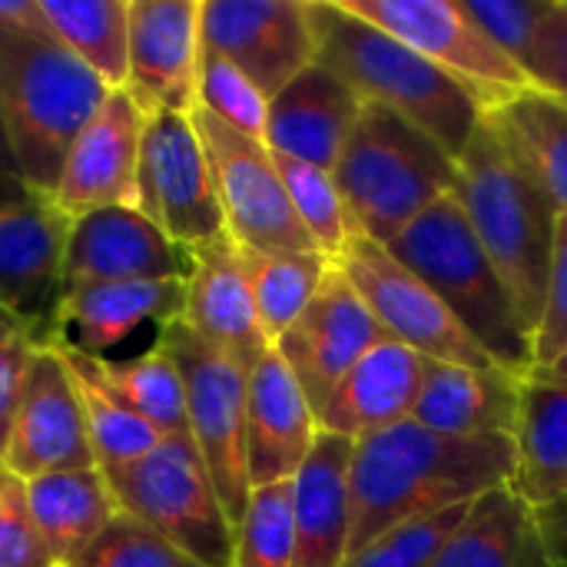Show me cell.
Instances as JSON below:
<instances>
[{"instance_id":"6da1fadb","label":"cell","mask_w":567,"mask_h":567,"mask_svg":"<svg viewBox=\"0 0 567 567\" xmlns=\"http://www.w3.org/2000/svg\"><path fill=\"white\" fill-rule=\"evenodd\" d=\"M515 458L512 435L455 439L412 419L355 442L349 462V555L392 528L472 505L485 492L512 485Z\"/></svg>"},{"instance_id":"7a4b0ae2","label":"cell","mask_w":567,"mask_h":567,"mask_svg":"<svg viewBox=\"0 0 567 567\" xmlns=\"http://www.w3.org/2000/svg\"><path fill=\"white\" fill-rule=\"evenodd\" d=\"M316 63L336 73L362 103L385 106L425 130L455 159L485 120L478 100L432 60L382 27L355 17L342 0H306Z\"/></svg>"},{"instance_id":"3957f363","label":"cell","mask_w":567,"mask_h":567,"mask_svg":"<svg viewBox=\"0 0 567 567\" xmlns=\"http://www.w3.org/2000/svg\"><path fill=\"white\" fill-rule=\"evenodd\" d=\"M110 93L47 30L0 27V126L27 189L53 193L73 140Z\"/></svg>"},{"instance_id":"277c9868","label":"cell","mask_w":567,"mask_h":567,"mask_svg":"<svg viewBox=\"0 0 567 567\" xmlns=\"http://www.w3.org/2000/svg\"><path fill=\"white\" fill-rule=\"evenodd\" d=\"M455 196L535 339L548 306L558 209L545 189L508 156L485 120L458 156Z\"/></svg>"},{"instance_id":"5b68a950","label":"cell","mask_w":567,"mask_h":567,"mask_svg":"<svg viewBox=\"0 0 567 567\" xmlns=\"http://www.w3.org/2000/svg\"><path fill=\"white\" fill-rule=\"evenodd\" d=\"M385 249L449 306L495 365L515 375H528L535 369V339L475 239L455 193L432 203Z\"/></svg>"},{"instance_id":"8992f818","label":"cell","mask_w":567,"mask_h":567,"mask_svg":"<svg viewBox=\"0 0 567 567\" xmlns=\"http://www.w3.org/2000/svg\"><path fill=\"white\" fill-rule=\"evenodd\" d=\"M332 176L355 229L389 246L432 203L458 189V159L415 123L365 103Z\"/></svg>"},{"instance_id":"52a82bcc","label":"cell","mask_w":567,"mask_h":567,"mask_svg":"<svg viewBox=\"0 0 567 567\" xmlns=\"http://www.w3.org/2000/svg\"><path fill=\"white\" fill-rule=\"evenodd\" d=\"M100 472L120 512L140 518L203 567H233L236 528L189 435H169L146 455Z\"/></svg>"},{"instance_id":"ba28073f","label":"cell","mask_w":567,"mask_h":567,"mask_svg":"<svg viewBox=\"0 0 567 567\" xmlns=\"http://www.w3.org/2000/svg\"><path fill=\"white\" fill-rule=\"evenodd\" d=\"M156 342L176 362L186 395V422L189 439L216 485V495L233 522H243L252 485L246 465V382L233 359L206 346L196 332H189L179 319L169 322Z\"/></svg>"},{"instance_id":"9c48e42d","label":"cell","mask_w":567,"mask_h":567,"mask_svg":"<svg viewBox=\"0 0 567 567\" xmlns=\"http://www.w3.org/2000/svg\"><path fill=\"white\" fill-rule=\"evenodd\" d=\"M355 17L399 37L405 47L432 60L462 83L488 113L515 93L532 90L528 73L498 50L455 0H342Z\"/></svg>"},{"instance_id":"30bf717a","label":"cell","mask_w":567,"mask_h":567,"mask_svg":"<svg viewBox=\"0 0 567 567\" xmlns=\"http://www.w3.org/2000/svg\"><path fill=\"white\" fill-rule=\"evenodd\" d=\"M189 116L209 159L226 233L236 246L259 252H319L289 203L269 146L203 110Z\"/></svg>"},{"instance_id":"8fae6325","label":"cell","mask_w":567,"mask_h":567,"mask_svg":"<svg viewBox=\"0 0 567 567\" xmlns=\"http://www.w3.org/2000/svg\"><path fill=\"white\" fill-rule=\"evenodd\" d=\"M352 289L362 296L382 332L422 359L452 365H495L488 352L465 332V326L449 312V306L385 246L355 233L349 249L332 262Z\"/></svg>"},{"instance_id":"7c38bea8","label":"cell","mask_w":567,"mask_h":567,"mask_svg":"<svg viewBox=\"0 0 567 567\" xmlns=\"http://www.w3.org/2000/svg\"><path fill=\"white\" fill-rule=\"evenodd\" d=\"M136 209L183 249L226 233L209 159L189 113H159L146 120Z\"/></svg>"},{"instance_id":"4fadbf2b","label":"cell","mask_w":567,"mask_h":567,"mask_svg":"<svg viewBox=\"0 0 567 567\" xmlns=\"http://www.w3.org/2000/svg\"><path fill=\"white\" fill-rule=\"evenodd\" d=\"M199 37L269 100L316 63L306 0H203Z\"/></svg>"},{"instance_id":"5bb4252c","label":"cell","mask_w":567,"mask_h":567,"mask_svg":"<svg viewBox=\"0 0 567 567\" xmlns=\"http://www.w3.org/2000/svg\"><path fill=\"white\" fill-rule=\"evenodd\" d=\"M73 219L43 193L0 206V309L27 322L47 346L63 292Z\"/></svg>"},{"instance_id":"9a60e30c","label":"cell","mask_w":567,"mask_h":567,"mask_svg":"<svg viewBox=\"0 0 567 567\" xmlns=\"http://www.w3.org/2000/svg\"><path fill=\"white\" fill-rule=\"evenodd\" d=\"M0 458L23 482L53 472L96 468L73 375L53 346H40L33 359Z\"/></svg>"},{"instance_id":"2e32d148","label":"cell","mask_w":567,"mask_h":567,"mask_svg":"<svg viewBox=\"0 0 567 567\" xmlns=\"http://www.w3.org/2000/svg\"><path fill=\"white\" fill-rule=\"evenodd\" d=\"M199 3L203 0H130V73L123 93L146 120L196 110L203 56Z\"/></svg>"},{"instance_id":"e0dca14e","label":"cell","mask_w":567,"mask_h":567,"mask_svg":"<svg viewBox=\"0 0 567 567\" xmlns=\"http://www.w3.org/2000/svg\"><path fill=\"white\" fill-rule=\"evenodd\" d=\"M382 339V326L352 289V282L332 266L322 279L316 299L296 319V326L276 342V352L286 359L302 392L309 395L316 415L332 395V389L355 369V362L375 349Z\"/></svg>"},{"instance_id":"ac0fdd59","label":"cell","mask_w":567,"mask_h":567,"mask_svg":"<svg viewBox=\"0 0 567 567\" xmlns=\"http://www.w3.org/2000/svg\"><path fill=\"white\" fill-rule=\"evenodd\" d=\"M143 130V110L113 90L73 140L50 199L70 219L106 206H136Z\"/></svg>"},{"instance_id":"d6986e66","label":"cell","mask_w":567,"mask_h":567,"mask_svg":"<svg viewBox=\"0 0 567 567\" xmlns=\"http://www.w3.org/2000/svg\"><path fill=\"white\" fill-rule=\"evenodd\" d=\"M189 249L176 246L136 206H106L73 219L63 286L186 279Z\"/></svg>"},{"instance_id":"ffe728a7","label":"cell","mask_w":567,"mask_h":567,"mask_svg":"<svg viewBox=\"0 0 567 567\" xmlns=\"http://www.w3.org/2000/svg\"><path fill=\"white\" fill-rule=\"evenodd\" d=\"M179 322L243 372H252L272 349L256 316L239 246L229 233L189 249L186 309Z\"/></svg>"},{"instance_id":"44dd1931","label":"cell","mask_w":567,"mask_h":567,"mask_svg":"<svg viewBox=\"0 0 567 567\" xmlns=\"http://www.w3.org/2000/svg\"><path fill=\"white\" fill-rule=\"evenodd\" d=\"M319 432V415L309 395L272 346L246 382L249 485L262 488L292 482L312 455Z\"/></svg>"},{"instance_id":"7402d4cb","label":"cell","mask_w":567,"mask_h":567,"mask_svg":"<svg viewBox=\"0 0 567 567\" xmlns=\"http://www.w3.org/2000/svg\"><path fill=\"white\" fill-rule=\"evenodd\" d=\"M186 279H143V282H76L63 286L50 339H60L93 359L136 336L143 326L159 332L183 319ZM47 339V342H50Z\"/></svg>"},{"instance_id":"603a6c76","label":"cell","mask_w":567,"mask_h":567,"mask_svg":"<svg viewBox=\"0 0 567 567\" xmlns=\"http://www.w3.org/2000/svg\"><path fill=\"white\" fill-rule=\"evenodd\" d=\"M425 359L395 339L369 349L319 409V429L346 442L389 432L412 419Z\"/></svg>"},{"instance_id":"cb8c5ba5","label":"cell","mask_w":567,"mask_h":567,"mask_svg":"<svg viewBox=\"0 0 567 567\" xmlns=\"http://www.w3.org/2000/svg\"><path fill=\"white\" fill-rule=\"evenodd\" d=\"M522 379L502 365L475 369L425 359L412 422L455 439L512 435L522 412Z\"/></svg>"},{"instance_id":"d4e9b609","label":"cell","mask_w":567,"mask_h":567,"mask_svg":"<svg viewBox=\"0 0 567 567\" xmlns=\"http://www.w3.org/2000/svg\"><path fill=\"white\" fill-rule=\"evenodd\" d=\"M362 106L336 73L312 63L269 100L266 146L332 173Z\"/></svg>"},{"instance_id":"484cf974","label":"cell","mask_w":567,"mask_h":567,"mask_svg":"<svg viewBox=\"0 0 567 567\" xmlns=\"http://www.w3.org/2000/svg\"><path fill=\"white\" fill-rule=\"evenodd\" d=\"M352 442L319 432L292 478V567H342L352 542L349 502Z\"/></svg>"},{"instance_id":"4316f807","label":"cell","mask_w":567,"mask_h":567,"mask_svg":"<svg viewBox=\"0 0 567 567\" xmlns=\"http://www.w3.org/2000/svg\"><path fill=\"white\" fill-rule=\"evenodd\" d=\"M512 488L538 512L567 498V355L522 379Z\"/></svg>"},{"instance_id":"83f0119b","label":"cell","mask_w":567,"mask_h":567,"mask_svg":"<svg viewBox=\"0 0 567 567\" xmlns=\"http://www.w3.org/2000/svg\"><path fill=\"white\" fill-rule=\"evenodd\" d=\"M432 567H558L542 515L512 485L475 498Z\"/></svg>"},{"instance_id":"f1b7e54d","label":"cell","mask_w":567,"mask_h":567,"mask_svg":"<svg viewBox=\"0 0 567 567\" xmlns=\"http://www.w3.org/2000/svg\"><path fill=\"white\" fill-rule=\"evenodd\" d=\"M27 502L53 567L76 565L103 535V528L120 515L113 488L100 468L30 478Z\"/></svg>"},{"instance_id":"f546056e","label":"cell","mask_w":567,"mask_h":567,"mask_svg":"<svg viewBox=\"0 0 567 567\" xmlns=\"http://www.w3.org/2000/svg\"><path fill=\"white\" fill-rule=\"evenodd\" d=\"M508 156L545 189L558 216L567 213V100L525 90L485 113Z\"/></svg>"},{"instance_id":"4dcf8cb0","label":"cell","mask_w":567,"mask_h":567,"mask_svg":"<svg viewBox=\"0 0 567 567\" xmlns=\"http://www.w3.org/2000/svg\"><path fill=\"white\" fill-rule=\"evenodd\" d=\"M47 33L110 90L130 73V0H40Z\"/></svg>"},{"instance_id":"1f68e13d","label":"cell","mask_w":567,"mask_h":567,"mask_svg":"<svg viewBox=\"0 0 567 567\" xmlns=\"http://www.w3.org/2000/svg\"><path fill=\"white\" fill-rule=\"evenodd\" d=\"M47 346H53L60 352V359L66 362L70 375H73L76 399L83 405V419H86V432H90V445L96 455V468L126 465L163 442V435L153 425H146L136 412H130L106 389V382L96 372L93 355H86L60 339H50Z\"/></svg>"},{"instance_id":"d6a6232c","label":"cell","mask_w":567,"mask_h":567,"mask_svg":"<svg viewBox=\"0 0 567 567\" xmlns=\"http://www.w3.org/2000/svg\"><path fill=\"white\" fill-rule=\"evenodd\" d=\"M239 259L249 279L259 326L269 346H276L316 299L322 279L332 269V259L322 252H259L243 246Z\"/></svg>"},{"instance_id":"836d02e7","label":"cell","mask_w":567,"mask_h":567,"mask_svg":"<svg viewBox=\"0 0 567 567\" xmlns=\"http://www.w3.org/2000/svg\"><path fill=\"white\" fill-rule=\"evenodd\" d=\"M106 389L136 412L146 425H153L163 439L189 435L186 422V395L176 362L166 355L159 342L133 359H93Z\"/></svg>"},{"instance_id":"e575fe53","label":"cell","mask_w":567,"mask_h":567,"mask_svg":"<svg viewBox=\"0 0 567 567\" xmlns=\"http://www.w3.org/2000/svg\"><path fill=\"white\" fill-rule=\"evenodd\" d=\"M272 153V150H269ZM272 163L282 176V186L289 193V203L299 216V223L306 226L309 239L316 243V249L326 259H339L349 243L355 239V223L346 209V199L336 186V176L322 166L272 153Z\"/></svg>"},{"instance_id":"d590c367","label":"cell","mask_w":567,"mask_h":567,"mask_svg":"<svg viewBox=\"0 0 567 567\" xmlns=\"http://www.w3.org/2000/svg\"><path fill=\"white\" fill-rule=\"evenodd\" d=\"M196 110L266 143L269 96L236 63H229L223 53H216L209 47H203V56H199Z\"/></svg>"},{"instance_id":"8d00e7d4","label":"cell","mask_w":567,"mask_h":567,"mask_svg":"<svg viewBox=\"0 0 567 567\" xmlns=\"http://www.w3.org/2000/svg\"><path fill=\"white\" fill-rule=\"evenodd\" d=\"M233 567H292V482L252 488L236 525Z\"/></svg>"},{"instance_id":"74e56055","label":"cell","mask_w":567,"mask_h":567,"mask_svg":"<svg viewBox=\"0 0 567 567\" xmlns=\"http://www.w3.org/2000/svg\"><path fill=\"white\" fill-rule=\"evenodd\" d=\"M73 567H203L169 538L120 512Z\"/></svg>"},{"instance_id":"f35d334b","label":"cell","mask_w":567,"mask_h":567,"mask_svg":"<svg viewBox=\"0 0 567 567\" xmlns=\"http://www.w3.org/2000/svg\"><path fill=\"white\" fill-rule=\"evenodd\" d=\"M465 512H468V505L439 512L432 518H422V522H412L402 528H392L382 538L359 548L355 555H349V561L342 567H432L439 548L458 528Z\"/></svg>"},{"instance_id":"ab89813d","label":"cell","mask_w":567,"mask_h":567,"mask_svg":"<svg viewBox=\"0 0 567 567\" xmlns=\"http://www.w3.org/2000/svg\"><path fill=\"white\" fill-rule=\"evenodd\" d=\"M0 567H53L33 525L27 482L0 462Z\"/></svg>"},{"instance_id":"60d3db41","label":"cell","mask_w":567,"mask_h":567,"mask_svg":"<svg viewBox=\"0 0 567 567\" xmlns=\"http://www.w3.org/2000/svg\"><path fill=\"white\" fill-rule=\"evenodd\" d=\"M488 40L505 50L522 70L532 50V40L551 7V0H462Z\"/></svg>"},{"instance_id":"b9f144b4","label":"cell","mask_w":567,"mask_h":567,"mask_svg":"<svg viewBox=\"0 0 567 567\" xmlns=\"http://www.w3.org/2000/svg\"><path fill=\"white\" fill-rule=\"evenodd\" d=\"M40 346H43L40 336L27 322L0 309V455H3L13 412H17V402L23 395V385H27V375L33 369Z\"/></svg>"},{"instance_id":"7bdbcfd3","label":"cell","mask_w":567,"mask_h":567,"mask_svg":"<svg viewBox=\"0 0 567 567\" xmlns=\"http://www.w3.org/2000/svg\"><path fill=\"white\" fill-rule=\"evenodd\" d=\"M525 73L535 90L567 100V0H551L525 56Z\"/></svg>"},{"instance_id":"ee69618b","label":"cell","mask_w":567,"mask_h":567,"mask_svg":"<svg viewBox=\"0 0 567 567\" xmlns=\"http://www.w3.org/2000/svg\"><path fill=\"white\" fill-rule=\"evenodd\" d=\"M567 355V213L558 216L555 252H551V282L542 329L535 336V365H551Z\"/></svg>"},{"instance_id":"f6af8a7d","label":"cell","mask_w":567,"mask_h":567,"mask_svg":"<svg viewBox=\"0 0 567 567\" xmlns=\"http://www.w3.org/2000/svg\"><path fill=\"white\" fill-rule=\"evenodd\" d=\"M538 515H542V528H545L555 565L567 567V498H561L558 505H551L545 512H538Z\"/></svg>"},{"instance_id":"bcb514c9","label":"cell","mask_w":567,"mask_h":567,"mask_svg":"<svg viewBox=\"0 0 567 567\" xmlns=\"http://www.w3.org/2000/svg\"><path fill=\"white\" fill-rule=\"evenodd\" d=\"M0 27L13 30H47L40 0H0Z\"/></svg>"},{"instance_id":"7dc6e473","label":"cell","mask_w":567,"mask_h":567,"mask_svg":"<svg viewBox=\"0 0 567 567\" xmlns=\"http://www.w3.org/2000/svg\"><path fill=\"white\" fill-rule=\"evenodd\" d=\"M27 193H33V189H27V183L0 159V206L10 203V199H20V196H27Z\"/></svg>"},{"instance_id":"c3c4849f","label":"cell","mask_w":567,"mask_h":567,"mask_svg":"<svg viewBox=\"0 0 567 567\" xmlns=\"http://www.w3.org/2000/svg\"><path fill=\"white\" fill-rule=\"evenodd\" d=\"M0 159H3V163H7V166L17 173V166H13V156H10V146H7V136H3V126H0ZM17 176H20V173H17Z\"/></svg>"},{"instance_id":"681fc988","label":"cell","mask_w":567,"mask_h":567,"mask_svg":"<svg viewBox=\"0 0 567 567\" xmlns=\"http://www.w3.org/2000/svg\"><path fill=\"white\" fill-rule=\"evenodd\" d=\"M0 462H3V458H0Z\"/></svg>"}]
</instances>
